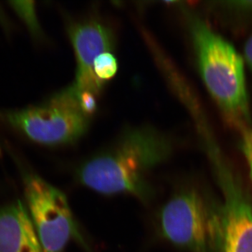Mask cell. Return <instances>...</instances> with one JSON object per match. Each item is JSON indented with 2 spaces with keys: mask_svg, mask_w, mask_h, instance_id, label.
<instances>
[{
  "mask_svg": "<svg viewBox=\"0 0 252 252\" xmlns=\"http://www.w3.org/2000/svg\"><path fill=\"white\" fill-rule=\"evenodd\" d=\"M164 239L189 252H211L213 248L212 214L200 194L191 189L174 194L159 214Z\"/></svg>",
  "mask_w": 252,
  "mask_h": 252,
  "instance_id": "8992f818",
  "label": "cell"
},
{
  "mask_svg": "<svg viewBox=\"0 0 252 252\" xmlns=\"http://www.w3.org/2000/svg\"><path fill=\"white\" fill-rule=\"evenodd\" d=\"M170 137L152 127L127 129L107 148L79 167L78 180L104 194L126 193L147 201L152 195L149 175L171 156Z\"/></svg>",
  "mask_w": 252,
  "mask_h": 252,
  "instance_id": "6da1fadb",
  "label": "cell"
},
{
  "mask_svg": "<svg viewBox=\"0 0 252 252\" xmlns=\"http://www.w3.org/2000/svg\"><path fill=\"white\" fill-rule=\"evenodd\" d=\"M241 149L246 158L252 182V130L247 129L242 133Z\"/></svg>",
  "mask_w": 252,
  "mask_h": 252,
  "instance_id": "7c38bea8",
  "label": "cell"
},
{
  "mask_svg": "<svg viewBox=\"0 0 252 252\" xmlns=\"http://www.w3.org/2000/svg\"><path fill=\"white\" fill-rule=\"evenodd\" d=\"M75 91L77 94L78 101H79L81 110L90 117L91 114L95 112L96 107H97V100H96L97 94L89 91Z\"/></svg>",
  "mask_w": 252,
  "mask_h": 252,
  "instance_id": "8fae6325",
  "label": "cell"
},
{
  "mask_svg": "<svg viewBox=\"0 0 252 252\" xmlns=\"http://www.w3.org/2000/svg\"><path fill=\"white\" fill-rule=\"evenodd\" d=\"M117 60L111 52L103 53L94 60V73L96 77L103 82L112 79L117 74Z\"/></svg>",
  "mask_w": 252,
  "mask_h": 252,
  "instance_id": "30bf717a",
  "label": "cell"
},
{
  "mask_svg": "<svg viewBox=\"0 0 252 252\" xmlns=\"http://www.w3.org/2000/svg\"><path fill=\"white\" fill-rule=\"evenodd\" d=\"M89 118L81 110L72 86L36 105L0 109L1 125L32 142L50 147L77 142L87 132Z\"/></svg>",
  "mask_w": 252,
  "mask_h": 252,
  "instance_id": "3957f363",
  "label": "cell"
},
{
  "mask_svg": "<svg viewBox=\"0 0 252 252\" xmlns=\"http://www.w3.org/2000/svg\"><path fill=\"white\" fill-rule=\"evenodd\" d=\"M68 35L72 43L77 71L72 87L77 91H89L98 94L104 82L94 71V60L99 55L111 52L115 44L112 29L97 19H86L71 23Z\"/></svg>",
  "mask_w": 252,
  "mask_h": 252,
  "instance_id": "52a82bcc",
  "label": "cell"
},
{
  "mask_svg": "<svg viewBox=\"0 0 252 252\" xmlns=\"http://www.w3.org/2000/svg\"><path fill=\"white\" fill-rule=\"evenodd\" d=\"M0 252H44L21 202L0 209Z\"/></svg>",
  "mask_w": 252,
  "mask_h": 252,
  "instance_id": "ba28073f",
  "label": "cell"
},
{
  "mask_svg": "<svg viewBox=\"0 0 252 252\" xmlns=\"http://www.w3.org/2000/svg\"><path fill=\"white\" fill-rule=\"evenodd\" d=\"M10 4L23 23L26 25L32 36L36 40L41 39L44 34L36 16L34 2L31 1H10Z\"/></svg>",
  "mask_w": 252,
  "mask_h": 252,
  "instance_id": "9c48e42d",
  "label": "cell"
},
{
  "mask_svg": "<svg viewBox=\"0 0 252 252\" xmlns=\"http://www.w3.org/2000/svg\"><path fill=\"white\" fill-rule=\"evenodd\" d=\"M212 158L223 200L212 214L214 249L216 252H252V202L218 154H212Z\"/></svg>",
  "mask_w": 252,
  "mask_h": 252,
  "instance_id": "277c9868",
  "label": "cell"
},
{
  "mask_svg": "<svg viewBox=\"0 0 252 252\" xmlns=\"http://www.w3.org/2000/svg\"><path fill=\"white\" fill-rule=\"evenodd\" d=\"M199 70L209 92L230 115L243 119L248 99L243 61L233 46L200 20L190 18Z\"/></svg>",
  "mask_w": 252,
  "mask_h": 252,
  "instance_id": "7a4b0ae2",
  "label": "cell"
},
{
  "mask_svg": "<svg viewBox=\"0 0 252 252\" xmlns=\"http://www.w3.org/2000/svg\"><path fill=\"white\" fill-rule=\"evenodd\" d=\"M245 56L248 64L252 67V36L247 41L245 46Z\"/></svg>",
  "mask_w": 252,
  "mask_h": 252,
  "instance_id": "4fadbf2b",
  "label": "cell"
},
{
  "mask_svg": "<svg viewBox=\"0 0 252 252\" xmlns=\"http://www.w3.org/2000/svg\"><path fill=\"white\" fill-rule=\"evenodd\" d=\"M28 212L44 252H62L77 229L65 195L40 177L24 178Z\"/></svg>",
  "mask_w": 252,
  "mask_h": 252,
  "instance_id": "5b68a950",
  "label": "cell"
}]
</instances>
